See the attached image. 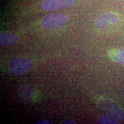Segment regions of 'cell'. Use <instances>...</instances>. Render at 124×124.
I'll use <instances>...</instances> for the list:
<instances>
[{"label":"cell","mask_w":124,"mask_h":124,"mask_svg":"<svg viewBox=\"0 0 124 124\" xmlns=\"http://www.w3.org/2000/svg\"><path fill=\"white\" fill-rule=\"evenodd\" d=\"M33 67L32 60L24 57H17L10 60L9 71L13 75H21L26 73Z\"/></svg>","instance_id":"6da1fadb"},{"label":"cell","mask_w":124,"mask_h":124,"mask_svg":"<svg viewBox=\"0 0 124 124\" xmlns=\"http://www.w3.org/2000/svg\"><path fill=\"white\" fill-rule=\"evenodd\" d=\"M68 21L67 16L63 13H54L45 16L41 20V25L45 29H56L63 26Z\"/></svg>","instance_id":"7a4b0ae2"},{"label":"cell","mask_w":124,"mask_h":124,"mask_svg":"<svg viewBox=\"0 0 124 124\" xmlns=\"http://www.w3.org/2000/svg\"><path fill=\"white\" fill-rule=\"evenodd\" d=\"M78 0H44L41 4L43 10L46 11L72 7L77 4Z\"/></svg>","instance_id":"3957f363"},{"label":"cell","mask_w":124,"mask_h":124,"mask_svg":"<svg viewBox=\"0 0 124 124\" xmlns=\"http://www.w3.org/2000/svg\"><path fill=\"white\" fill-rule=\"evenodd\" d=\"M119 17L113 12H105L100 14L94 20V25L97 28L105 30L110 24H116L118 22Z\"/></svg>","instance_id":"277c9868"},{"label":"cell","mask_w":124,"mask_h":124,"mask_svg":"<svg viewBox=\"0 0 124 124\" xmlns=\"http://www.w3.org/2000/svg\"><path fill=\"white\" fill-rule=\"evenodd\" d=\"M99 105L105 112L117 120H121L124 118L123 111L120 107L109 100H103L99 102Z\"/></svg>","instance_id":"5b68a950"},{"label":"cell","mask_w":124,"mask_h":124,"mask_svg":"<svg viewBox=\"0 0 124 124\" xmlns=\"http://www.w3.org/2000/svg\"><path fill=\"white\" fill-rule=\"evenodd\" d=\"M33 87L30 85H24L21 87L18 91V97L20 101L24 103H29L33 97Z\"/></svg>","instance_id":"8992f818"},{"label":"cell","mask_w":124,"mask_h":124,"mask_svg":"<svg viewBox=\"0 0 124 124\" xmlns=\"http://www.w3.org/2000/svg\"><path fill=\"white\" fill-rule=\"evenodd\" d=\"M19 38L16 33L10 32H2L0 33V43L1 46H10L16 44Z\"/></svg>","instance_id":"52a82bcc"},{"label":"cell","mask_w":124,"mask_h":124,"mask_svg":"<svg viewBox=\"0 0 124 124\" xmlns=\"http://www.w3.org/2000/svg\"><path fill=\"white\" fill-rule=\"evenodd\" d=\"M108 56L116 64L124 65V49H112L108 52Z\"/></svg>","instance_id":"ba28073f"},{"label":"cell","mask_w":124,"mask_h":124,"mask_svg":"<svg viewBox=\"0 0 124 124\" xmlns=\"http://www.w3.org/2000/svg\"><path fill=\"white\" fill-rule=\"evenodd\" d=\"M98 124H118V120L110 116L103 115L99 117L97 120Z\"/></svg>","instance_id":"9c48e42d"},{"label":"cell","mask_w":124,"mask_h":124,"mask_svg":"<svg viewBox=\"0 0 124 124\" xmlns=\"http://www.w3.org/2000/svg\"><path fill=\"white\" fill-rule=\"evenodd\" d=\"M61 123L64 124H76V122L74 121V120H71V119L67 118V119H65V120L62 121Z\"/></svg>","instance_id":"30bf717a"},{"label":"cell","mask_w":124,"mask_h":124,"mask_svg":"<svg viewBox=\"0 0 124 124\" xmlns=\"http://www.w3.org/2000/svg\"><path fill=\"white\" fill-rule=\"evenodd\" d=\"M38 124H51V122L49 121L48 120H46L45 118H41L37 122Z\"/></svg>","instance_id":"8fae6325"}]
</instances>
